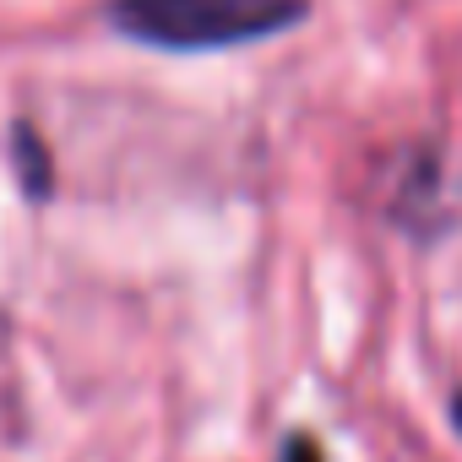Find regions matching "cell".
I'll list each match as a JSON object with an SVG mask.
<instances>
[{
  "label": "cell",
  "instance_id": "6da1fadb",
  "mask_svg": "<svg viewBox=\"0 0 462 462\" xmlns=\"http://www.w3.org/2000/svg\"><path fill=\"white\" fill-rule=\"evenodd\" d=\"M104 17L131 44L207 55L289 33L294 23L310 17V0H109Z\"/></svg>",
  "mask_w": 462,
  "mask_h": 462
},
{
  "label": "cell",
  "instance_id": "7a4b0ae2",
  "mask_svg": "<svg viewBox=\"0 0 462 462\" xmlns=\"http://www.w3.org/2000/svg\"><path fill=\"white\" fill-rule=\"evenodd\" d=\"M278 462H327V451H321V440H316L310 430H294V435L283 440Z\"/></svg>",
  "mask_w": 462,
  "mask_h": 462
},
{
  "label": "cell",
  "instance_id": "3957f363",
  "mask_svg": "<svg viewBox=\"0 0 462 462\" xmlns=\"http://www.w3.org/2000/svg\"><path fill=\"white\" fill-rule=\"evenodd\" d=\"M17 152H23V169H28V185L39 190V180H44L39 169H50V158L39 163V147H33V131H17ZM44 185H50V180H44Z\"/></svg>",
  "mask_w": 462,
  "mask_h": 462
},
{
  "label": "cell",
  "instance_id": "277c9868",
  "mask_svg": "<svg viewBox=\"0 0 462 462\" xmlns=\"http://www.w3.org/2000/svg\"><path fill=\"white\" fill-rule=\"evenodd\" d=\"M451 424H457V435H462V392H457V402H451Z\"/></svg>",
  "mask_w": 462,
  "mask_h": 462
}]
</instances>
